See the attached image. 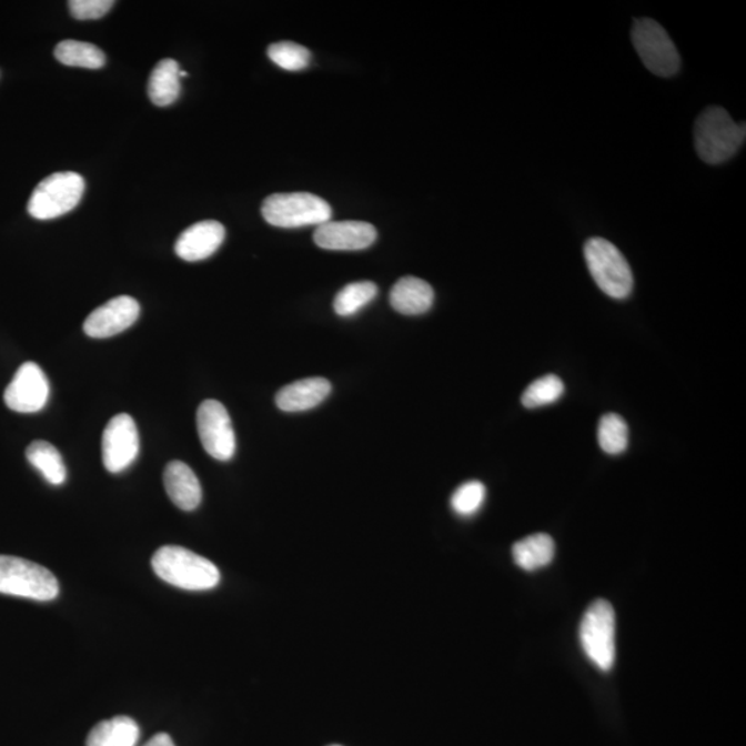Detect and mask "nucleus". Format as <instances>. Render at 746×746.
Listing matches in <instances>:
<instances>
[{
  "instance_id": "obj_2",
  "label": "nucleus",
  "mask_w": 746,
  "mask_h": 746,
  "mask_svg": "<svg viewBox=\"0 0 746 746\" xmlns=\"http://www.w3.org/2000/svg\"><path fill=\"white\" fill-rule=\"evenodd\" d=\"M152 569L169 585L184 591H209L220 582V571L208 558L182 546H163L152 557Z\"/></svg>"
},
{
  "instance_id": "obj_18",
  "label": "nucleus",
  "mask_w": 746,
  "mask_h": 746,
  "mask_svg": "<svg viewBox=\"0 0 746 746\" xmlns=\"http://www.w3.org/2000/svg\"><path fill=\"white\" fill-rule=\"evenodd\" d=\"M140 728L132 717L117 716L100 722L89 733L87 746H135Z\"/></svg>"
},
{
  "instance_id": "obj_28",
  "label": "nucleus",
  "mask_w": 746,
  "mask_h": 746,
  "mask_svg": "<svg viewBox=\"0 0 746 746\" xmlns=\"http://www.w3.org/2000/svg\"><path fill=\"white\" fill-rule=\"evenodd\" d=\"M70 11L77 20H99L111 10L112 0H71Z\"/></svg>"
},
{
  "instance_id": "obj_1",
  "label": "nucleus",
  "mask_w": 746,
  "mask_h": 746,
  "mask_svg": "<svg viewBox=\"0 0 746 746\" xmlns=\"http://www.w3.org/2000/svg\"><path fill=\"white\" fill-rule=\"evenodd\" d=\"M745 123H737L722 107H708L700 112L694 127L697 154L709 165L730 161L745 143Z\"/></svg>"
},
{
  "instance_id": "obj_13",
  "label": "nucleus",
  "mask_w": 746,
  "mask_h": 746,
  "mask_svg": "<svg viewBox=\"0 0 746 746\" xmlns=\"http://www.w3.org/2000/svg\"><path fill=\"white\" fill-rule=\"evenodd\" d=\"M377 239L376 229L365 222H327L319 225L314 242L326 251H363Z\"/></svg>"
},
{
  "instance_id": "obj_11",
  "label": "nucleus",
  "mask_w": 746,
  "mask_h": 746,
  "mask_svg": "<svg viewBox=\"0 0 746 746\" xmlns=\"http://www.w3.org/2000/svg\"><path fill=\"white\" fill-rule=\"evenodd\" d=\"M103 463L110 473H121L138 460L140 438L133 417L120 414L112 417L103 433Z\"/></svg>"
},
{
  "instance_id": "obj_30",
  "label": "nucleus",
  "mask_w": 746,
  "mask_h": 746,
  "mask_svg": "<svg viewBox=\"0 0 746 746\" xmlns=\"http://www.w3.org/2000/svg\"><path fill=\"white\" fill-rule=\"evenodd\" d=\"M335 746H337V745H335Z\"/></svg>"
},
{
  "instance_id": "obj_20",
  "label": "nucleus",
  "mask_w": 746,
  "mask_h": 746,
  "mask_svg": "<svg viewBox=\"0 0 746 746\" xmlns=\"http://www.w3.org/2000/svg\"><path fill=\"white\" fill-rule=\"evenodd\" d=\"M180 68L177 60L165 59L158 62L149 79V95L158 107H168L179 99Z\"/></svg>"
},
{
  "instance_id": "obj_17",
  "label": "nucleus",
  "mask_w": 746,
  "mask_h": 746,
  "mask_svg": "<svg viewBox=\"0 0 746 746\" xmlns=\"http://www.w3.org/2000/svg\"><path fill=\"white\" fill-rule=\"evenodd\" d=\"M433 303V288L416 276H404L390 292V304L400 314H425L432 309Z\"/></svg>"
},
{
  "instance_id": "obj_4",
  "label": "nucleus",
  "mask_w": 746,
  "mask_h": 746,
  "mask_svg": "<svg viewBox=\"0 0 746 746\" xmlns=\"http://www.w3.org/2000/svg\"><path fill=\"white\" fill-rule=\"evenodd\" d=\"M262 214L274 228L299 229L331 222L330 203L310 192H280L265 198Z\"/></svg>"
},
{
  "instance_id": "obj_25",
  "label": "nucleus",
  "mask_w": 746,
  "mask_h": 746,
  "mask_svg": "<svg viewBox=\"0 0 746 746\" xmlns=\"http://www.w3.org/2000/svg\"><path fill=\"white\" fill-rule=\"evenodd\" d=\"M564 394V383L556 375H546L536 379L525 390L522 403L525 409H540V406L557 403Z\"/></svg>"
},
{
  "instance_id": "obj_5",
  "label": "nucleus",
  "mask_w": 746,
  "mask_h": 746,
  "mask_svg": "<svg viewBox=\"0 0 746 746\" xmlns=\"http://www.w3.org/2000/svg\"><path fill=\"white\" fill-rule=\"evenodd\" d=\"M59 592V581L48 568L30 560L0 555V593L3 595L50 602Z\"/></svg>"
},
{
  "instance_id": "obj_26",
  "label": "nucleus",
  "mask_w": 746,
  "mask_h": 746,
  "mask_svg": "<svg viewBox=\"0 0 746 746\" xmlns=\"http://www.w3.org/2000/svg\"><path fill=\"white\" fill-rule=\"evenodd\" d=\"M268 54L274 64L286 71H302L308 68L311 60V53L308 48L295 42H279L271 44Z\"/></svg>"
},
{
  "instance_id": "obj_29",
  "label": "nucleus",
  "mask_w": 746,
  "mask_h": 746,
  "mask_svg": "<svg viewBox=\"0 0 746 746\" xmlns=\"http://www.w3.org/2000/svg\"><path fill=\"white\" fill-rule=\"evenodd\" d=\"M144 746H177L173 743V739L168 736L165 733L157 734L152 737L149 743Z\"/></svg>"
},
{
  "instance_id": "obj_10",
  "label": "nucleus",
  "mask_w": 746,
  "mask_h": 746,
  "mask_svg": "<svg viewBox=\"0 0 746 746\" xmlns=\"http://www.w3.org/2000/svg\"><path fill=\"white\" fill-rule=\"evenodd\" d=\"M50 384L41 366L26 363L14 373L13 381L4 390L8 409L20 414H36L47 406Z\"/></svg>"
},
{
  "instance_id": "obj_16",
  "label": "nucleus",
  "mask_w": 746,
  "mask_h": 746,
  "mask_svg": "<svg viewBox=\"0 0 746 746\" xmlns=\"http://www.w3.org/2000/svg\"><path fill=\"white\" fill-rule=\"evenodd\" d=\"M331 383L324 377H309L282 387L275 404L284 412H303L315 409L331 394Z\"/></svg>"
},
{
  "instance_id": "obj_14",
  "label": "nucleus",
  "mask_w": 746,
  "mask_h": 746,
  "mask_svg": "<svg viewBox=\"0 0 746 746\" xmlns=\"http://www.w3.org/2000/svg\"><path fill=\"white\" fill-rule=\"evenodd\" d=\"M224 239V225L216 220H206L186 229L179 236L174 252L185 262H201L216 253Z\"/></svg>"
},
{
  "instance_id": "obj_19",
  "label": "nucleus",
  "mask_w": 746,
  "mask_h": 746,
  "mask_svg": "<svg viewBox=\"0 0 746 746\" xmlns=\"http://www.w3.org/2000/svg\"><path fill=\"white\" fill-rule=\"evenodd\" d=\"M555 541L547 534L527 536L513 546L514 563L524 571L541 569L555 558Z\"/></svg>"
},
{
  "instance_id": "obj_7",
  "label": "nucleus",
  "mask_w": 746,
  "mask_h": 746,
  "mask_svg": "<svg viewBox=\"0 0 746 746\" xmlns=\"http://www.w3.org/2000/svg\"><path fill=\"white\" fill-rule=\"evenodd\" d=\"M84 180L75 172H58L42 180L28 201V212L38 220L64 216L81 202Z\"/></svg>"
},
{
  "instance_id": "obj_3",
  "label": "nucleus",
  "mask_w": 746,
  "mask_h": 746,
  "mask_svg": "<svg viewBox=\"0 0 746 746\" xmlns=\"http://www.w3.org/2000/svg\"><path fill=\"white\" fill-rule=\"evenodd\" d=\"M584 254L593 280L607 296L617 301L631 296L635 281L629 263L617 246L601 236H593L586 241Z\"/></svg>"
},
{
  "instance_id": "obj_24",
  "label": "nucleus",
  "mask_w": 746,
  "mask_h": 746,
  "mask_svg": "<svg viewBox=\"0 0 746 746\" xmlns=\"http://www.w3.org/2000/svg\"><path fill=\"white\" fill-rule=\"evenodd\" d=\"M597 440L601 448L608 455H619L629 445V429L624 417L617 414L604 415L598 422Z\"/></svg>"
},
{
  "instance_id": "obj_12",
  "label": "nucleus",
  "mask_w": 746,
  "mask_h": 746,
  "mask_svg": "<svg viewBox=\"0 0 746 746\" xmlns=\"http://www.w3.org/2000/svg\"><path fill=\"white\" fill-rule=\"evenodd\" d=\"M140 304L130 296H118L90 313L83 324L89 337L107 339L118 335L139 320Z\"/></svg>"
},
{
  "instance_id": "obj_8",
  "label": "nucleus",
  "mask_w": 746,
  "mask_h": 746,
  "mask_svg": "<svg viewBox=\"0 0 746 746\" xmlns=\"http://www.w3.org/2000/svg\"><path fill=\"white\" fill-rule=\"evenodd\" d=\"M632 42L649 72L663 78L676 75L682 59L663 26L652 19H638L632 28Z\"/></svg>"
},
{
  "instance_id": "obj_9",
  "label": "nucleus",
  "mask_w": 746,
  "mask_h": 746,
  "mask_svg": "<svg viewBox=\"0 0 746 746\" xmlns=\"http://www.w3.org/2000/svg\"><path fill=\"white\" fill-rule=\"evenodd\" d=\"M196 429L203 450L213 460L228 462L234 456L236 440L228 410L216 400H206L196 411Z\"/></svg>"
},
{
  "instance_id": "obj_15",
  "label": "nucleus",
  "mask_w": 746,
  "mask_h": 746,
  "mask_svg": "<svg viewBox=\"0 0 746 746\" xmlns=\"http://www.w3.org/2000/svg\"><path fill=\"white\" fill-rule=\"evenodd\" d=\"M163 483L171 501L182 511H195L201 505L202 488L196 474L182 461L168 463L163 472Z\"/></svg>"
},
{
  "instance_id": "obj_22",
  "label": "nucleus",
  "mask_w": 746,
  "mask_h": 746,
  "mask_svg": "<svg viewBox=\"0 0 746 746\" xmlns=\"http://www.w3.org/2000/svg\"><path fill=\"white\" fill-rule=\"evenodd\" d=\"M56 59L61 64L68 67L88 68V70H100L105 65V54L103 50L94 47L92 43L73 41L67 39L54 49Z\"/></svg>"
},
{
  "instance_id": "obj_21",
  "label": "nucleus",
  "mask_w": 746,
  "mask_h": 746,
  "mask_svg": "<svg viewBox=\"0 0 746 746\" xmlns=\"http://www.w3.org/2000/svg\"><path fill=\"white\" fill-rule=\"evenodd\" d=\"M28 462L42 474L49 484L61 485L67 480L64 461L58 448L48 441H33L26 451Z\"/></svg>"
},
{
  "instance_id": "obj_27",
  "label": "nucleus",
  "mask_w": 746,
  "mask_h": 746,
  "mask_svg": "<svg viewBox=\"0 0 746 746\" xmlns=\"http://www.w3.org/2000/svg\"><path fill=\"white\" fill-rule=\"evenodd\" d=\"M485 495H487V491H485L483 483L468 482L462 484L452 495L451 506L460 516L471 517L484 505Z\"/></svg>"
},
{
  "instance_id": "obj_23",
  "label": "nucleus",
  "mask_w": 746,
  "mask_h": 746,
  "mask_svg": "<svg viewBox=\"0 0 746 746\" xmlns=\"http://www.w3.org/2000/svg\"><path fill=\"white\" fill-rule=\"evenodd\" d=\"M377 296V286L370 281L353 282L337 293L333 309L341 316H352L369 306Z\"/></svg>"
},
{
  "instance_id": "obj_6",
  "label": "nucleus",
  "mask_w": 746,
  "mask_h": 746,
  "mask_svg": "<svg viewBox=\"0 0 746 746\" xmlns=\"http://www.w3.org/2000/svg\"><path fill=\"white\" fill-rule=\"evenodd\" d=\"M579 638L586 657L603 672L615 663V613L607 601L593 602L579 626Z\"/></svg>"
}]
</instances>
